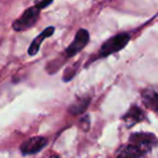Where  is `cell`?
Here are the masks:
<instances>
[{
	"label": "cell",
	"instance_id": "obj_1",
	"mask_svg": "<svg viewBox=\"0 0 158 158\" xmlns=\"http://www.w3.org/2000/svg\"><path fill=\"white\" fill-rule=\"evenodd\" d=\"M130 40V36L126 33H121L108 38L106 41L103 42L100 49V56H108L110 54L123 50L128 44Z\"/></svg>",
	"mask_w": 158,
	"mask_h": 158
},
{
	"label": "cell",
	"instance_id": "obj_2",
	"mask_svg": "<svg viewBox=\"0 0 158 158\" xmlns=\"http://www.w3.org/2000/svg\"><path fill=\"white\" fill-rule=\"evenodd\" d=\"M40 11L41 10L37 6H34V7L26 9L21 18H19L16 21H14L13 29L16 31H24L31 28L37 23L40 15Z\"/></svg>",
	"mask_w": 158,
	"mask_h": 158
},
{
	"label": "cell",
	"instance_id": "obj_3",
	"mask_svg": "<svg viewBox=\"0 0 158 158\" xmlns=\"http://www.w3.org/2000/svg\"><path fill=\"white\" fill-rule=\"evenodd\" d=\"M129 143L136 145L148 155L157 145V138L149 132H135L130 135Z\"/></svg>",
	"mask_w": 158,
	"mask_h": 158
},
{
	"label": "cell",
	"instance_id": "obj_4",
	"mask_svg": "<svg viewBox=\"0 0 158 158\" xmlns=\"http://www.w3.org/2000/svg\"><path fill=\"white\" fill-rule=\"evenodd\" d=\"M89 40H90L89 31L85 28L79 29L76 33V35H75V38H74V40H73V42L65 50L66 56L73 57V56H75V55H77L87 44H88Z\"/></svg>",
	"mask_w": 158,
	"mask_h": 158
},
{
	"label": "cell",
	"instance_id": "obj_5",
	"mask_svg": "<svg viewBox=\"0 0 158 158\" xmlns=\"http://www.w3.org/2000/svg\"><path fill=\"white\" fill-rule=\"evenodd\" d=\"M48 144V140L44 136H33L21 145V152L23 155H34L39 153Z\"/></svg>",
	"mask_w": 158,
	"mask_h": 158
},
{
	"label": "cell",
	"instance_id": "obj_6",
	"mask_svg": "<svg viewBox=\"0 0 158 158\" xmlns=\"http://www.w3.org/2000/svg\"><path fill=\"white\" fill-rule=\"evenodd\" d=\"M144 120H146V115L144 110L138 105H132L123 116V121L127 128H131L136 123H143Z\"/></svg>",
	"mask_w": 158,
	"mask_h": 158
},
{
	"label": "cell",
	"instance_id": "obj_7",
	"mask_svg": "<svg viewBox=\"0 0 158 158\" xmlns=\"http://www.w3.org/2000/svg\"><path fill=\"white\" fill-rule=\"evenodd\" d=\"M146 156L147 154L140 147L128 142V144L123 145L116 152L115 158H146Z\"/></svg>",
	"mask_w": 158,
	"mask_h": 158
},
{
	"label": "cell",
	"instance_id": "obj_8",
	"mask_svg": "<svg viewBox=\"0 0 158 158\" xmlns=\"http://www.w3.org/2000/svg\"><path fill=\"white\" fill-rule=\"evenodd\" d=\"M54 31H55V28L53 26H50V27H48V28L44 29V31H42L41 34L38 35L37 37L33 40V42H31V46H29L28 50H27L28 55L34 56V55L37 54V53L39 52V49H40V47H41L42 41H44L46 38L51 37V36L53 35V33H54Z\"/></svg>",
	"mask_w": 158,
	"mask_h": 158
},
{
	"label": "cell",
	"instance_id": "obj_9",
	"mask_svg": "<svg viewBox=\"0 0 158 158\" xmlns=\"http://www.w3.org/2000/svg\"><path fill=\"white\" fill-rule=\"evenodd\" d=\"M142 101L146 107L152 110L154 113H157L158 106V94L154 88H147L142 91Z\"/></svg>",
	"mask_w": 158,
	"mask_h": 158
},
{
	"label": "cell",
	"instance_id": "obj_10",
	"mask_svg": "<svg viewBox=\"0 0 158 158\" xmlns=\"http://www.w3.org/2000/svg\"><path fill=\"white\" fill-rule=\"evenodd\" d=\"M89 103H90V98L89 97H80L73 102L69 106V112L74 115L80 114V113L85 112L86 108L88 107Z\"/></svg>",
	"mask_w": 158,
	"mask_h": 158
},
{
	"label": "cell",
	"instance_id": "obj_11",
	"mask_svg": "<svg viewBox=\"0 0 158 158\" xmlns=\"http://www.w3.org/2000/svg\"><path fill=\"white\" fill-rule=\"evenodd\" d=\"M51 3H52V1H42V2H37L35 6H37L40 10H42V9H44L46 7H48V6H50Z\"/></svg>",
	"mask_w": 158,
	"mask_h": 158
},
{
	"label": "cell",
	"instance_id": "obj_12",
	"mask_svg": "<svg viewBox=\"0 0 158 158\" xmlns=\"http://www.w3.org/2000/svg\"><path fill=\"white\" fill-rule=\"evenodd\" d=\"M49 158H61V157H60L59 155H52V156H50Z\"/></svg>",
	"mask_w": 158,
	"mask_h": 158
}]
</instances>
